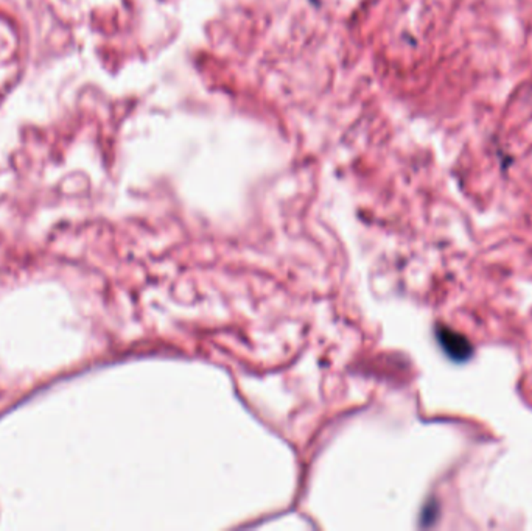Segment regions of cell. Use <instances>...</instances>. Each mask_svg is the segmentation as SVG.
Returning <instances> with one entry per match:
<instances>
[{
	"mask_svg": "<svg viewBox=\"0 0 532 531\" xmlns=\"http://www.w3.org/2000/svg\"><path fill=\"white\" fill-rule=\"evenodd\" d=\"M437 340L447 356L456 361L467 360L471 356V346L466 336L454 332L450 327L437 329Z\"/></svg>",
	"mask_w": 532,
	"mask_h": 531,
	"instance_id": "cell-1",
	"label": "cell"
}]
</instances>
